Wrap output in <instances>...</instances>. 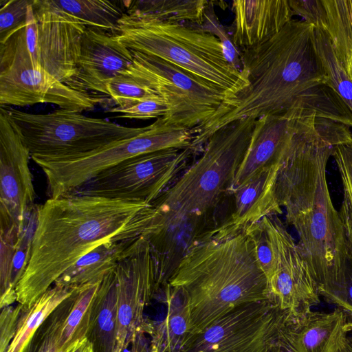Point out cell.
<instances>
[{"label": "cell", "mask_w": 352, "mask_h": 352, "mask_svg": "<svg viewBox=\"0 0 352 352\" xmlns=\"http://www.w3.org/2000/svg\"><path fill=\"white\" fill-rule=\"evenodd\" d=\"M271 352H285L284 349L282 348L280 342L276 345Z\"/></svg>", "instance_id": "cell-44"}, {"label": "cell", "mask_w": 352, "mask_h": 352, "mask_svg": "<svg viewBox=\"0 0 352 352\" xmlns=\"http://www.w3.org/2000/svg\"><path fill=\"white\" fill-rule=\"evenodd\" d=\"M240 52L248 85L226 98L210 119L192 130L194 152L219 129L248 118L315 116L352 126V112L329 83L312 24L292 19L267 42Z\"/></svg>", "instance_id": "cell-2"}, {"label": "cell", "mask_w": 352, "mask_h": 352, "mask_svg": "<svg viewBox=\"0 0 352 352\" xmlns=\"http://www.w3.org/2000/svg\"><path fill=\"white\" fill-rule=\"evenodd\" d=\"M294 15L321 30L352 80V0H289Z\"/></svg>", "instance_id": "cell-20"}, {"label": "cell", "mask_w": 352, "mask_h": 352, "mask_svg": "<svg viewBox=\"0 0 352 352\" xmlns=\"http://www.w3.org/2000/svg\"><path fill=\"white\" fill-rule=\"evenodd\" d=\"M107 95L118 107H124L157 96L151 89L126 74H120L108 82Z\"/></svg>", "instance_id": "cell-32"}, {"label": "cell", "mask_w": 352, "mask_h": 352, "mask_svg": "<svg viewBox=\"0 0 352 352\" xmlns=\"http://www.w3.org/2000/svg\"><path fill=\"white\" fill-rule=\"evenodd\" d=\"M25 25L0 44L1 107L50 103L81 113L106 100L105 96L76 91L45 70L35 69L25 43Z\"/></svg>", "instance_id": "cell-10"}, {"label": "cell", "mask_w": 352, "mask_h": 352, "mask_svg": "<svg viewBox=\"0 0 352 352\" xmlns=\"http://www.w3.org/2000/svg\"><path fill=\"white\" fill-rule=\"evenodd\" d=\"M158 211L144 201L68 194L37 206L30 257L16 287V302L30 308L85 254L113 241L144 235Z\"/></svg>", "instance_id": "cell-3"}, {"label": "cell", "mask_w": 352, "mask_h": 352, "mask_svg": "<svg viewBox=\"0 0 352 352\" xmlns=\"http://www.w3.org/2000/svg\"><path fill=\"white\" fill-rule=\"evenodd\" d=\"M202 214H161L143 236L148 241L153 259L156 288L164 287L181 261L197 245L212 237L220 225L215 211Z\"/></svg>", "instance_id": "cell-16"}, {"label": "cell", "mask_w": 352, "mask_h": 352, "mask_svg": "<svg viewBox=\"0 0 352 352\" xmlns=\"http://www.w3.org/2000/svg\"><path fill=\"white\" fill-rule=\"evenodd\" d=\"M30 151L10 118L0 107V226L22 230L34 204L35 192L29 167Z\"/></svg>", "instance_id": "cell-15"}, {"label": "cell", "mask_w": 352, "mask_h": 352, "mask_svg": "<svg viewBox=\"0 0 352 352\" xmlns=\"http://www.w3.org/2000/svg\"><path fill=\"white\" fill-rule=\"evenodd\" d=\"M272 242L274 265L267 279L269 301L299 318L320 304L309 265L278 215L264 217Z\"/></svg>", "instance_id": "cell-14"}, {"label": "cell", "mask_w": 352, "mask_h": 352, "mask_svg": "<svg viewBox=\"0 0 352 352\" xmlns=\"http://www.w3.org/2000/svg\"><path fill=\"white\" fill-rule=\"evenodd\" d=\"M118 310V280L116 267L100 283L91 309L86 338L95 352H113Z\"/></svg>", "instance_id": "cell-24"}, {"label": "cell", "mask_w": 352, "mask_h": 352, "mask_svg": "<svg viewBox=\"0 0 352 352\" xmlns=\"http://www.w3.org/2000/svg\"><path fill=\"white\" fill-rule=\"evenodd\" d=\"M124 73L162 98L168 106L164 120L192 130L210 119L228 98L222 90L154 56L132 50Z\"/></svg>", "instance_id": "cell-9"}, {"label": "cell", "mask_w": 352, "mask_h": 352, "mask_svg": "<svg viewBox=\"0 0 352 352\" xmlns=\"http://www.w3.org/2000/svg\"><path fill=\"white\" fill-rule=\"evenodd\" d=\"M193 137L192 130L170 124L162 117L133 137L90 152L62 158L32 159L45 175L50 197L56 198L73 192L100 173L135 156L189 148Z\"/></svg>", "instance_id": "cell-7"}, {"label": "cell", "mask_w": 352, "mask_h": 352, "mask_svg": "<svg viewBox=\"0 0 352 352\" xmlns=\"http://www.w3.org/2000/svg\"><path fill=\"white\" fill-rule=\"evenodd\" d=\"M23 306L3 307L0 315V352H7L14 339L23 311Z\"/></svg>", "instance_id": "cell-37"}, {"label": "cell", "mask_w": 352, "mask_h": 352, "mask_svg": "<svg viewBox=\"0 0 352 352\" xmlns=\"http://www.w3.org/2000/svg\"><path fill=\"white\" fill-rule=\"evenodd\" d=\"M166 285L181 289L188 300L190 322L183 349L236 308L270 299L267 280L244 232L195 246Z\"/></svg>", "instance_id": "cell-4"}, {"label": "cell", "mask_w": 352, "mask_h": 352, "mask_svg": "<svg viewBox=\"0 0 352 352\" xmlns=\"http://www.w3.org/2000/svg\"><path fill=\"white\" fill-rule=\"evenodd\" d=\"M343 186L344 198H345L352 207V174L339 160H335Z\"/></svg>", "instance_id": "cell-39"}, {"label": "cell", "mask_w": 352, "mask_h": 352, "mask_svg": "<svg viewBox=\"0 0 352 352\" xmlns=\"http://www.w3.org/2000/svg\"><path fill=\"white\" fill-rule=\"evenodd\" d=\"M337 352H348V351H346V349H345L344 345V346Z\"/></svg>", "instance_id": "cell-45"}, {"label": "cell", "mask_w": 352, "mask_h": 352, "mask_svg": "<svg viewBox=\"0 0 352 352\" xmlns=\"http://www.w3.org/2000/svg\"><path fill=\"white\" fill-rule=\"evenodd\" d=\"M168 111L166 102L160 96H154L137 101L133 104L110 108L106 112L118 113L120 118L148 120L164 117Z\"/></svg>", "instance_id": "cell-35"}, {"label": "cell", "mask_w": 352, "mask_h": 352, "mask_svg": "<svg viewBox=\"0 0 352 352\" xmlns=\"http://www.w3.org/2000/svg\"><path fill=\"white\" fill-rule=\"evenodd\" d=\"M332 157L342 162L352 174V143L334 146Z\"/></svg>", "instance_id": "cell-38"}, {"label": "cell", "mask_w": 352, "mask_h": 352, "mask_svg": "<svg viewBox=\"0 0 352 352\" xmlns=\"http://www.w3.org/2000/svg\"><path fill=\"white\" fill-rule=\"evenodd\" d=\"M101 281L78 287L76 298L61 331L58 343L60 352H68L78 342L86 338L91 306Z\"/></svg>", "instance_id": "cell-29"}, {"label": "cell", "mask_w": 352, "mask_h": 352, "mask_svg": "<svg viewBox=\"0 0 352 352\" xmlns=\"http://www.w3.org/2000/svg\"><path fill=\"white\" fill-rule=\"evenodd\" d=\"M342 310L352 320V264L350 261L346 270V294Z\"/></svg>", "instance_id": "cell-40"}, {"label": "cell", "mask_w": 352, "mask_h": 352, "mask_svg": "<svg viewBox=\"0 0 352 352\" xmlns=\"http://www.w3.org/2000/svg\"><path fill=\"white\" fill-rule=\"evenodd\" d=\"M141 236L108 241L98 245L66 270L54 285L78 287L102 280L133 251Z\"/></svg>", "instance_id": "cell-23"}, {"label": "cell", "mask_w": 352, "mask_h": 352, "mask_svg": "<svg viewBox=\"0 0 352 352\" xmlns=\"http://www.w3.org/2000/svg\"><path fill=\"white\" fill-rule=\"evenodd\" d=\"M127 13H138L157 19L180 23L192 22L201 26L210 1L205 0H135L124 1Z\"/></svg>", "instance_id": "cell-27"}, {"label": "cell", "mask_w": 352, "mask_h": 352, "mask_svg": "<svg viewBox=\"0 0 352 352\" xmlns=\"http://www.w3.org/2000/svg\"><path fill=\"white\" fill-rule=\"evenodd\" d=\"M145 332L140 330L136 334L132 342V352H149L147 339Z\"/></svg>", "instance_id": "cell-41"}, {"label": "cell", "mask_w": 352, "mask_h": 352, "mask_svg": "<svg viewBox=\"0 0 352 352\" xmlns=\"http://www.w3.org/2000/svg\"><path fill=\"white\" fill-rule=\"evenodd\" d=\"M317 53L329 79V83L352 112V80L337 58L327 34L314 27Z\"/></svg>", "instance_id": "cell-31"}, {"label": "cell", "mask_w": 352, "mask_h": 352, "mask_svg": "<svg viewBox=\"0 0 352 352\" xmlns=\"http://www.w3.org/2000/svg\"><path fill=\"white\" fill-rule=\"evenodd\" d=\"M6 107L31 157L56 159L80 155L133 137L145 129L62 109L35 114Z\"/></svg>", "instance_id": "cell-8"}, {"label": "cell", "mask_w": 352, "mask_h": 352, "mask_svg": "<svg viewBox=\"0 0 352 352\" xmlns=\"http://www.w3.org/2000/svg\"><path fill=\"white\" fill-rule=\"evenodd\" d=\"M78 288L51 313L20 352H60L58 343L61 331L76 298Z\"/></svg>", "instance_id": "cell-30"}, {"label": "cell", "mask_w": 352, "mask_h": 352, "mask_svg": "<svg viewBox=\"0 0 352 352\" xmlns=\"http://www.w3.org/2000/svg\"><path fill=\"white\" fill-rule=\"evenodd\" d=\"M293 318L268 300L248 303L214 322L182 352H271Z\"/></svg>", "instance_id": "cell-12"}, {"label": "cell", "mask_w": 352, "mask_h": 352, "mask_svg": "<svg viewBox=\"0 0 352 352\" xmlns=\"http://www.w3.org/2000/svg\"><path fill=\"white\" fill-rule=\"evenodd\" d=\"M351 263V262H350ZM352 264V263H351Z\"/></svg>", "instance_id": "cell-46"}, {"label": "cell", "mask_w": 352, "mask_h": 352, "mask_svg": "<svg viewBox=\"0 0 352 352\" xmlns=\"http://www.w3.org/2000/svg\"><path fill=\"white\" fill-rule=\"evenodd\" d=\"M133 60L131 50L115 35L86 27L74 74L65 82L82 92L107 95V85L124 74Z\"/></svg>", "instance_id": "cell-17"}, {"label": "cell", "mask_w": 352, "mask_h": 352, "mask_svg": "<svg viewBox=\"0 0 352 352\" xmlns=\"http://www.w3.org/2000/svg\"><path fill=\"white\" fill-rule=\"evenodd\" d=\"M77 288L54 285L30 308L23 307L16 335L7 352H20L45 320Z\"/></svg>", "instance_id": "cell-28"}, {"label": "cell", "mask_w": 352, "mask_h": 352, "mask_svg": "<svg viewBox=\"0 0 352 352\" xmlns=\"http://www.w3.org/2000/svg\"><path fill=\"white\" fill-rule=\"evenodd\" d=\"M344 347L348 352H352V335L347 336Z\"/></svg>", "instance_id": "cell-43"}, {"label": "cell", "mask_w": 352, "mask_h": 352, "mask_svg": "<svg viewBox=\"0 0 352 352\" xmlns=\"http://www.w3.org/2000/svg\"><path fill=\"white\" fill-rule=\"evenodd\" d=\"M296 119L265 116L256 120L248 150L236 174L230 193L263 168L279 164L296 129Z\"/></svg>", "instance_id": "cell-21"}, {"label": "cell", "mask_w": 352, "mask_h": 352, "mask_svg": "<svg viewBox=\"0 0 352 352\" xmlns=\"http://www.w3.org/2000/svg\"><path fill=\"white\" fill-rule=\"evenodd\" d=\"M232 41L238 48L252 47L276 35L294 16L289 0L234 1Z\"/></svg>", "instance_id": "cell-22"}, {"label": "cell", "mask_w": 352, "mask_h": 352, "mask_svg": "<svg viewBox=\"0 0 352 352\" xmlns=\"http://www.w3.org/2000/svg\"><path fill=\"white\" fill-rule=\"evenodd\" d=\"M350 126L310 116L296 120L281 158L275 194L286 222L298 235V246L324 300L342 309L349 256L339 211L327 180L334 146L352 143Z\"/></svg>", "instance_id": "cell-1"}, {"label": "cell", "mask_w": 352, "mask_h": 352, "mask_svg": "<svg viewBox=\"0 0 352 352\" xmlns=\"http://www.w3.org/2000/svg\"><path fill=\"white\" fill-rule=\"evenodd\" d=\"M192 153L189 147L137 155L100 173L72 193L151 204L186 169Z\"/></svg>", "instance_id": "cell-11"}, {"label": "cell", "mask_w": 352, "mask_h": 352, "mask_svg": "<svg viewBox=\"0 0 352 352\" xmlns=\"http://www.w3.org/2000/svg\"><path fill=\"white\" fill-rule=\"evenodd\" d=\"M34 1L1 0L0 44L25 25L29 8Z\"/></svg>", "instance_id": "cell-34"}, {"label": "cell", "mask_w": 352, "mask_h": 352, "mask_svg": "<svg viewBox=\"0 0 352 352\" xmlns=\"http://www.w3.org/2000/svg\"><path fill=\"white\" fill-rule=\"evenodd\" d=\"M279 166L280 163L263 168L232 193L234 210L213 231L211 239L234 236L265 217L283 213L275 194Z\"/></svg>", "instance_id": "cell-18"}, {"label": "cell", "mask_w": 352, "mask_h": 352, "mask_svg": "<svg viewBox=\"0 0 352 352\" xmlns=\"http://www.w3.org/2000/svg\"><path fill=\"white\" fill-rule=\"evenodd\" d=\"M208 4L205 12L204 23L199 27L203 31L214 35L221 43L226 58L237 69L241 70V52L234 45L223 25L214 12L213 6Z\"/></svg>", "instance_id": "cell-36"}, {"label": "cell", "mask_w": 352, "mask_h": 352, "mask_svg": "<svg viewBox=\"0 0 352 352\" xmlns=\"http://www.w3.org/2000/svg\"><path fill=\"white\" fill-rule=\"evenodd\" d=\"M243 232L250 240L256 261L267 280L273 271L274 253L272 242L264 218L249 226Z\"/></svg>", "instance_id": "cell-33"}, {"label": "cell", "mask_w": 352, "mask_h": 352, "mask_svg": "<svg viewBox=\"0 0 352 352\" xmlns=\"http://www.w3.org/2000/svg\"><path fill=\"white\" fill-rule=\"evenodd\" d=\"M68 352H95L87 338L78 342Z\"/></svg>", "instance_id": "cell-42"}, {"label": "cell", "mask_w": 352, "mask_h": 352, "mask_svg": "<svg viewBox=\"0 0 352 352\" xmlns=\"http://www.w3.org/2000/svg\"><path fill=\"white\" fill-rule=\"evenodd\" d=\"M86 26L62 12L41 6L30 7L24 38L31 63L65 83L74 74Z\"/></svg>", "instance_id": "cell-13"}, {"label": "cell", "mask_w": 352, "mask_h": 352, "mask_svg": "<svg viewBox=\"0 0 352 352\" xmlns=\"http://www.w3.org/2000/svg\"><path fill=\"white\" fill-rule=\"evenodd\" d=\"M352 332V320L340 308L331 312L309 311L292 319L280 336L285 352H337Z\"/></svg>", "instance_id": "cell-19"}, {"label": "cell", "mask_w": 352, "mask_h": 352, "mask_svg": "<svg viewBox=\"0 0 352 352\" xmlns=\"http://www.w3.org/2000/svg\"><path fill=\"white\" fill-rule=\"evenodd\" d=\"M130 50L154 56L204 80L228 98L248 85L217 37L199 27L126 12L111 32Z\"/></svg>", "instance_id": "cell-5"}, {"label": "cell", "mask_w": 352, "mask_h": 352, "mask_svg": "<svg viewBox=\"0 0 352 352\" xmlns=\"http://www.w3.org/2000/svg\"><path fill=\"white\" fill-rule=\"evenodd\" d=\"M163 288L166 315L160 322L153 321L149 352H182L190 322L188 300L179 289L168 285Z\"/></svg>", "instance_id": "cell-25"}, {"label": "cell", "mask_w": 352, "mask_h": 352, "mask_svg": "<svg viewBox=\"0 0 352 352\" xmlns=\"http://www.w3.org/2000/svg\"><path fill=\"white\" fill-rule=\"evenodd\" d=\"M255 122L254 118L241 119L214 133L201 157L151 205L168 215L202 214L215 210L230 193Z\"/></svg>", "instance_id": "cell-6"}, {"label": "cell", "mask_w": 352, "mask_h": 352, "mask_svg": "<svg viewBox=\"0 0 352 352\" xmlns=\"http://www.w3.org/2000/svg\"><path fill=\"white\" fill-rule=\"evenodd\" d=\"M44 8L67 14L86 27L112 32L126 12L124 1L37 0Z\"/></svg>", "instance_id": "cell-26"}]
</instances>
